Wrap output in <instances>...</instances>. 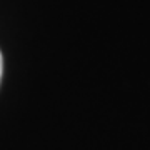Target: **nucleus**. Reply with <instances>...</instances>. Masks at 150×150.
Returning a JSON list of instances; mask_svg holds the SVG:
<instances>
[{
	"instance_id": "1",
	"label": "nucleus",
	"mask_w": 150,
	"mask_h": 150,
	"mask_svg": "<svg viewBox=\"0 0 150 150\" xmlns=\"http://www.w3.org/2000/svg\"><path fill=\"white\" fill-rule=\"evenodd\" d=\"M2 72H4V60H2V54H0V80H2Z\"/></svg>"
}]
</instances>
